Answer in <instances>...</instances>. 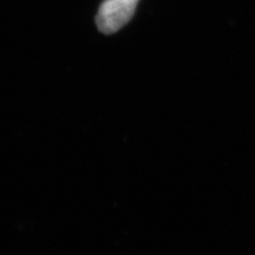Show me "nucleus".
I'll list each match as a JSON object with an SVG mask.
<instances>
[{"mask_svg":"<svg viewBox=\"0 0 255 255\" xmlns=\"http://www.w3.org/2000/svg\"><path fill=\"white\" fill-rule=\"evenodd\" d=\"M138 1L139 0H104L96 17L98 30L105 34L119 31L132 18Z\"/></svg>","mask_w":255,"mask_h":255,"instance_id":"nucleus-1","label":"nucleus"}]
</instances>
